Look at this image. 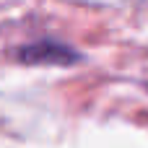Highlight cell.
Segmentation results:
<instances>
[{
	"label": "cell",
	"instance_id": "6da1fadb",
	"mask_svg": "<svg viewBox=\"0 0 148 148\" xmlns=\"http://www.w3.org/2000/svg\"><path fill=\"white\" fill-rule=\"evenodd\" d=\"M16 55L26 65H73L75 60H81V55L73 47H68V44H62L57 39L31 42V44L21 47Z\"/></svg>",
	"mask_w": 148,
	"mask_h": 148
}]
</instances>
